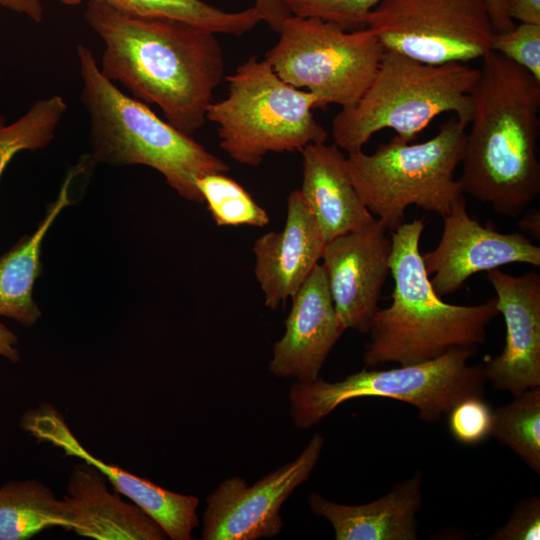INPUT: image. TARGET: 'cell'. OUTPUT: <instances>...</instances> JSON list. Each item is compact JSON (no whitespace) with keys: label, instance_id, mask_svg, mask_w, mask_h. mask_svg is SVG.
Wrapping results in <instances>:
<instances>
[{"label":"cell","instance_id":"cell-19","mask_svg":"<svg viewBox=\"0 0 540 540\" xmlns=\"http://www.w3.org/2000/svg\"><path fill=\"white\" fill-rule=\"evenodd\" d=\"M302 155L299 189L325 242L371 223L375 217L361 201L346 167V156L334 143H312Z\"/></svg>","mask_w":540,"mask_h":540},{"label":"cell","instance_id":"cell-11","mask_svg":"<svg viewBox=\"0 0 540 540\" xmlns=\"http://www.w3.org/2000/svg\"><path fill=\"white\" fill-rule=\"evenodd\" d=\"M316 433L302 453L253 485L241 477L222 481L208 496L203 513V540L271 538L282 529L280 509L292 492L310 476L324 445Z\"/></svg>","mask_w":540,"mask_h":540},{"label":"cell","instance_id":"cell-9","mask_svg":"<svg viewBox=\"0 0 540 540\" xmlns=\"http://www.w3.org/2000/svg\"><path fill=\"white\" fill-rule=\"evenodd\" d=\"M278 34L264 59L286 83L314 94L318 108L355 104L384 54L370 29L345 30L317 18L290 15Z\"/></svg>","mask_w":540,"mask_h":540},{"label":"cell","instance_id":"cell-25","mask_svg":"<svg viewBox=\"0 0 540 540\" xmlns=\"http://www.w3.org/2000/svg\"><path fill=\"white\" fill-rule=\"evenodd\" d=\"M68 106L60 95L35 101L16 121L7 123L0 114V178L21 151H37L52 142Z\"/></svg>","mask_w":540,"mask_h":540},{"label":"cell","instance_id":"cell-34","mask_svg":"<svg viewBox=\"0 0 540 540\" xmlns=\"http://www.w3.org/2000/svg\"><path fill=\"white\" fill-rule=\"evenodd\" d=\"M0 7L30 18L34 22L43 19V6L40 0H0Z\"/></svg>","mask_w":540,"mask_h":540},{"label":"cell","instance_id":"cell-16","mask_svg":"<svg viewBox=\"0 0 540 540\" xmlns=\"http://www.w3.org/2000/svg\"><path fill=\"white\" fill-rule=\"evenodd\" d=\"M291 300L284 334L274 345L268 368L277 377L312 382L345 331L320 263Z\"/></svg>","mask_w":540,"mask_h":540},{"label":"cell","instance_id":"cell-13","mask_svg":"<svg viewBox=\"0 0 540 540\" xmlns=\"http://www.w3.org/2000/svg\"><path fill=\"white\" fill-rule=\"evenodd\" d=\"M391 248L389 231L376 218L325 243L320 264L345 330L369 332L390 273Z\"/></svg>","mask_w":540,"mask_h":540},{"label":"cell","instance_id":"cell-29","mask_svg":"<svg viewBox=\"0 0 540 540\" xmlns=\"http://www.w3.org/2000/svg\"><path fill=\"white\" fill-rule=\"evenodd\" d=\"M448 414V429L456 441L475 445L491 436L493 410L484 397L463 399Z\"/></svg>","mask_w":540,"mask_h":540},{"label":"cell","instance_id":"cell-17","mask_svg":"<svg viewBox=\"0 0 540 540\" xmlns=\"http://www.w3.org/2000/svg\"><path fill=\"white\" fill-rule=\"evenodd\" d=\"M325 243L300 190L291 191L283 228L263 234L252 248L254 274L267 308L276 310L295 295L320 263Z\"/></svg>","mask_w":540,"mask_h":540},{"label":"cell","instance_id":"cell-36","mask_svg":"<svg viewBox=\"0 0 540 540\" xmlns=\"http://www.w3.org/2000/svg\"><path fill=\"white\" fill-rule=\"evenodd\" d=\"M519 232L527 236L539 240L540 238V212L537 209H527L521 214L518 221Z\"/></svg>","mask_w":540,"mask_h":540},{"label":"cell","instance_id":"cell-8","mask_svg":"<svg viewBox=\"0 0 540 540\" xmlns=\"http://www.w3.org/2000/svg\"><path fill=\"white\" fill-rule=\"evenodd\" d=\"M477 347H457L440 357L389 370L363 369L338 382L317 378L295 382L289 390L294 425L308 429L340 404L362 397H383L410 404L421 420L437 422L463 399L484 397V365L468 363Z\"/></svg>","mask_w":540,"mask_h":540},{"label":"cell","instance_id":"cell-5","mask_svg":"<svg viewBox=\"0 0 540 540\" xmlns=\"http://www.w3.org/2000/svg\"><path fill=\"white\" fill-rule=\"evenodd\" d=\"M478 77L479 68L467 63L428 64L384 51L362 96L333 118L334 144L347 153L362 150L383 129L413 142L444 113L468 125L471 91Z\"/></svg>","mask_w":540,"mask_h":540},{"label":"cell","instance_id":"cell-23","mask_svg":"<svg viewBox=\"0 0 540 540\" xmlns=\"http://www.w3.org/2000/svg\"><path fill=\"white\" fill-rule=\"evenodd\" d=\"M68 6L83 0H60ZM108 5L137 15L170 18L215 34L242 36L254 29L263 17L255 7L229 12L203 0H101Z\"/></svg>","mask_w":540,"mask_h":540},{"label":"cell","instance_id":"cell-3","mask_svg":"<svg viewBox=\"0 0 540 540\" xmlns=\"http://www.w3.org/2000/svg\"><path fill=\"white\" fill-rule=\"evenodd\" d=\"M424 229L420 218L389 232L392 303L373 317L363 354L367 367L417 364L453 348L477 347L499 315L495 298L476 305H454L436 294L419 249Z\"/></svg>","mask_w":540,"mask_h":540},{"label":"cell","instance_id":"cell-15","mask_svg":"<svg viewBox=\"0 0 540 540\" xmlns=\"http://www.w3.org/2000/svg\"><path fill=\"white\" fill-rule=\"evenodd\" d=\"M486 276L506 335L501 354L483 364L485 376L495 389L516 396L540 387V274L514 276L497 268Z\"/></svg>","mask_w":540,"mask_h":540},{"label":"cell","instance_id":"cell-22","mask_svg":"<svg viewBox=\"0 0 540 540\" xmlns=\"http://www.w3.org/2000/svg\"><path fill=\"white\" fill-rule=\"evenodd\" d=\"M71 529L63 499L37 480L9 481L0 487V540H26L45 529Z\"/></svg>","mask_w":540,"mask_h":540},{"label":"cell","instance_id":"cell-24","mask_svg":"<svg viewBox=\"0 0 540 540\" xmlns=\"http://www.w3.org/2000/svg\"><path fill=\"white\" fill-rule=\"evenodd\" d=\"M491 436L540 474V387L530 388L494 410Z\"/></svg>","mask_w":540,"mask_h":540},{"label":"cell","instance_id":"cell-32","mask_svg":"<svg viewBox=\"0 0 540 540\" xmlns=\"http://www.w3.org/2000/svg\"><path fill=\"white\" fill-rule=\"evenodd\" d=\"M507 8L513 21L540 25V0H508Z\"/></svg>","mask_w":540,"mask_h":540},{"label":"cell","instance_id":"cell-28","mask_svg":"<svg viewBox=\"0 0 540 540\" xmlns=\"http://www.w3.org/2000/svg\"><path fill=\"white\" fill-rule=\"evenodd\" d=\"M491 51L527 70L540 81V25L522 23L493 34Z\"/></svg>","mask_w":540,"mask_h":540},{"label":"cell","instance_id":"cell-6","mask_svg":"<svg viewBox=\"0 0 540 540\" xmlns=\"http://www.w3.org/2000/svg\"><path fill=\"white\" fill-rule=\"evenodd\" d=\"M467 124L451 116L427 141L413 143L395 135L367 154L348 153L349 178L369 212L390 231L414 205L446 216L463 195L456 168L464 155Z\"/></svg>","mask_w":540,"mask_h":540},{"label":"cell","instance_id":"cell-1","mask_svg":"<svg viewBox=\"0 0 540 540\" xmlns=\"http://www.w3.org/2000/svg\"><path fill=\"white\" fill-rule=\"evenodd\" d=\"M84 18L104 44L102 74L135 99L157 105L166 121L191 135L206 122L225 76L215 33L164 17L143 16L88 0Z\"/></svg>","mask_w":540,"mask_h":540},{"label":"cell","instance_id":"cell-35","mask_svg":"<svg viewBox=\"0 0 540 540\" xmlns=\"http://www.w3.org/2000/svg\"><path fill=\"white\" fill-rule=\"evenodd\" d=\"M18 338L0 321V356L11 362L20 360V352L17 348Z\"/></svg>","mask_w":540,"mask_h":540},{"label":"cell","instance_id":"cell-4","mask_svg":"<svg viewBox=\"0 0 540 540\" xmlns=\"http://www.w3.org/2000/svg\"><path fill=\"white\" fill-rule=\"evenodd\" d=\"M81 102L89 118V159L111 166L143 165L158 171L182 198L203 203L198 178L229 166L191 135L160 119L100 71L92 51L77 46Z\"/></svg>","mask_w":540,"mask_h":540},{"label":"cell","instance_id":"cell-10","mask_svg":"<svg viewBox=\"0 0 540 540\" xmlns=\"http://www.w3.org/2000/svg\"><path fill=\"white\" fill-rule=\"evenodd\" d=\"M367 28L384 51L428 64L482 59L494 34L485 0H382Z\"/></svg>","mask_w":540,"mask_h":540},{"label":"cell","instance_id":"cell-30","mask_svg":"<svg viewBox=\"0 0 540 540\" xmlns=\"http://www.w3.org/2000/svg\"><path fill=\"white\" fill-rule=\"evenodd\" d=\"M489 540H539L540 498L531 496L521 500L508 521L487 537Z\"/></svg>","mask_w":540,"mask_h":540},{"label":"cell","instance_id":"cell-26","mask_svg":"<svg viewBox=\"0 0 540 540\" xmlns=\"http://www.w3.org/2000/svg\"><path fill=\"white\" fill-rule=\"evenodd\" d=\"M196 186L215 224L265 227L270 218L236 180L226 173H210L197 179Z\"/></svg>","mask_w":540,"mask_h":540},{"label":"cell","instance_id":"cell-21","mask_svg":"<svg viewBox=\"0 0 540 540\" xmlns=\"http://www.w3.org/2000/svg\"><path fill=\"white\" fill-rule=\"evenodd\" d=\"M84 166L85 162L69 170L56 200L48 206L34 232L0 256V316L26 327L33 326L39 320L41 312L33 299V286L41 273L42 242L58 215L72 204L70 185Z\"/></svg>","mask_w":540,"mask_h":540},{"label":"cell","instance_id":"cell-7","mask_svg":"<svg viewBox=\"0 0 540 540\" xmlns=\"http://www.w3.org/2000/svg\"><path fill=\"white\" fill-rule=\"evenodd\" d=\"M226 81V97L212 101L206 119L235 162L256 167L269 153L300 152L327 141V130L313 114L318 98L286 83L265 59L251 56Z\"/></svg>","mask_w":540,"mask_h":540},{"label":"cell","instance_id":"cell-14","mask_svg":"<svg viewBox=\"0 0 540 540\" xmlns=\"http://www.w3.org/2000/svg\"><path fill=\"white\" fill-rule=\"evenodd\" d=\"M21 428L40 442L50 443L66 456L77 457L96 467L114 490L148 514L172 540H190L198 526L199 499L169 491L89 453L71 432L62 414L51 404L28 409Z\"/></svg>","mask_w":540,"mask_h":540},{"label":"cell","instance_id":"cell-33","mask_svg":"<svg viewBox=\"0 0 540 540\" xmlns=\"http://www.w3.org/2000/svg\"><path fill=\"white\" fill-rule=\"evenodd\" d=\"M507 1L508 0H485L495 33L509 30L515 25L508 14Z\"/></svg>","mask_w":540,"mask_h":540},{"label":"cell","instance_id":"cell-18","mask_svg":"<svg viewBox=\"0 0 540 540\" xmlns=\"http://www.w3.org/2000/svg\"><path fill=\"white\" fill-rule=\"evenodd\" d=\"M107 486L106 477L93 465L77 464L66 494L71 529L95 540H163L166 533L135 503L122 499Z\"/></svg>","mask_w":540,"mask_h":540},{"label":"cell","instance_id":"cell-2","mask_svg":"<svg viewBox=\"0 0 540 540\" xmlns=\"http://www.w3.org/2000/svg\"><path fill=\"white\" fill-rule=\"evenodd\" d=\"M481 60L459 182L499 215L518 217L540 194V81L497 52Z\"/></svg>","mask_w":540,"mask_h":540},{"label":"cell","instance_id":"cell-20","mask_svg":"<svg viewBox=\"0 0 540 540\" xmlns=\"http://www.w3.org/2000/svg\"><path fill=\"white\" fill-rule=\"evenodd\" d=\"M421 483L418 471L370 503L339 504L317 493L309 494L308 503L313 513L331 523L336 540H416Z\"/></svg>","mask_w":540,"mask_h":540},{"label":"cell","instance_id":"cell-27","mask_svg":"<svg viewBox=\"0 0 540 540\" xmlns=\"http://www.w3.org/2000/svg\"><path fill=\"white\" fill-rule=\"evenodd\" d=\"M382 0H282L290 15L317 18L345 30L367 28L368 19Z\"/></svg>","mask_w":540,"mask_h":540},{"label":"cell","instance_id":"cell-12","mask_svg":"<svg viewBox=\"0 0 540 540\" xmlns=\"http://www.w3.org/2000/svg\"><path fill=\"white\" fill-rule=\"evenodd\" d=\"M430 282L439 297L462 288L474 274L501 266L524 263L540 265V247L521 232L502 233L482 226L467 212L461 195L443 217L437 246L421 254Z\"/></svg>","mask_w":540,"mask_h":540},{"label":"cell","instance_id":"cell-31","mask_svg":"<svg viewBox=\"0 0 540 540\" xmlns=\"http://www.w3.org/2000/svg\"><path fill=\"white\" fill-rule=\"evenodd\" d=\"M263 17L268 27L274 31H279L283 21L290 16L289 11L282 0H255L254 5Z\"/></svg>","mask_w":540,"mask_h":540}]
</instances>
